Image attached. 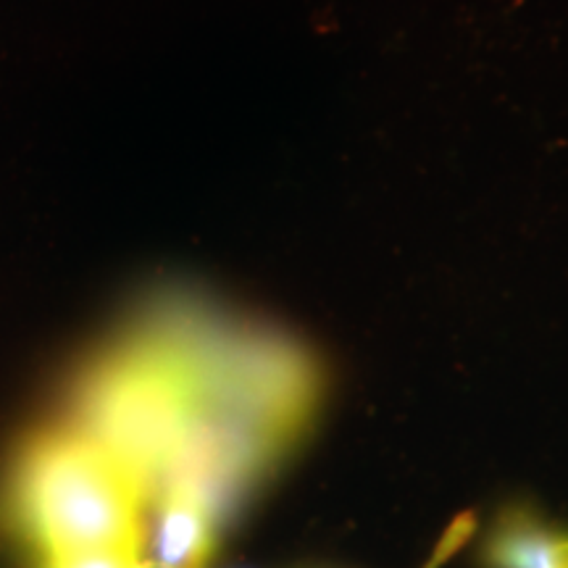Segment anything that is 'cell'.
Here are the masks:
<instances>
[{
    "label": "cell",
    "mask_w": 568,
    "mask_h": 568,
    "mask_svg": "<svg viewBox=\"0 0 568 568\" xmlns=\"http://www.w3.org/2000/svg\"><path fill=\"white\" fill-rule=\"evenodd\" d=\"M142 481L80 429L45 432L24 447L9 487L13 521L40 558L140 548L145 542Z\"/></svg>",
    "instance_id": "6da1fadb"
},
{
    "label": "cell",
    "mask_w": 568,
    "mask_h": 568,
    "mask_svg": "<svg viewBox=\"0 0 568 568\" xmlns=\"http://www.w3.org/2000/svg\"><path fill=\"white\" fill-rule=\"evenodd\" d=\"M155 497L153 524H145L148 568H205L213 550L219 521L205 497L190 485L161 487Z\"/></svg>",
    "instance_id": "7a4b0ae2"
},
{
    "label": "cell",
    "mask_w": 568,
    "mask_h": 568,
    "mask_svg": "<svg viewBox=\"0 0 568 568\" xmlns=\"http://www.w3.org/2000/svg\"><path fill=\"white\" fill-rule=\"evenodd\" d=\"M481 556L487 568H568V529L524 506L506 508L489 527Z\"/></svg>",
    "instance_id": "3957f363"
},
{
    "label": "cell",
    "mask_w": 568,
    "mask_h": 568,
    "mask_svg": "<svg viewBox=\"0 0 568 568\" xmlns=\"http://www.w3.org/2000/svg\"><path fill=\"white\" fill-rule=\"evenodd\" d=\"M42 568H148V564L140 548H109L45 558Z\"/></svg>",
    "instance_id": "277c9868"
}]
</instances>
